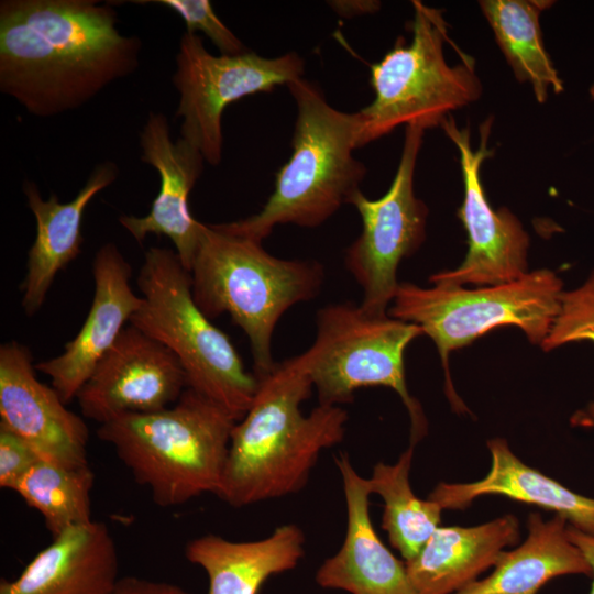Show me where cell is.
I'll list each match as a JSON object with an SVG mask.
<instances>
[{
    "instance_id": "34",
    "label": "cell",
    "mask_w": 594,
    "mask_h": 594,
    "mask_svg": "<svg viewBox=\"0 0 594 594\" xmlns=\"http://www.w3.org/2000/svg\"><path fill=\"white\" fill-rule=\"evenodd\" d=\"M590 92H591L592 97L594 98V86L591 88Z\"/></svg>"
},
{
    "instance_id": "1",
    "label": "cell",
    "mask_w": 594,
    "mask_h": 594,
    "mask_svg": "<svg viewBox=\"0 0 594 594\" xmlns=\"http://www.w3.org/2000/svg\"><path fill=\"white\" fill-rule=\"evenodd\" d=\"M142 43L110 3L2 0L0 90L36 117L75 110L140 64Z\"/></svg>"
},
{
    "instance_id": "3",
    "label": "cell",
    "mask_w": 594,
    "mask_h": 594,
    "mask_svg": "<svg viewBox=\"0 0 594 594\" xmlns=\"http://www.w3.org/2000/svg\"><path fill=\"white\" fill-rule=\"evenodd\" d=\"M297 108L293 152L277 172L272 195L260 212L217 224L257 242L278 224L315 228L349 204L366 175L353 156L358 148L356 113L330 106L318 85L296 79L287 85Z\"/></svg>"
},
{
    "instance_id": "33",
    "label": "cell",
    "mask_w": 594,
    "mask_h": 594,
    "mask_svg": "<svg viewBox=\"0 0 594 594\" xmlns=\"http://www.w3.org/2000/svg\"><path fill=\"white\" fill-rule=\"evenodd\" d=\"M573 422L579 426L594 427V402L585 410L579 413L573 418Z\"/></svg>"
},
{
    "instance_id": "30",
    "label": "cell",
    "mask_w": 594,
    "mask_h": 594,
    "mask_svg": "<svg viewBox=\"0 0 594 594\" xmlns=\"http://www.w3.org/2000/svg\"><path fill=\"white\" fill-rule=\"evenodd\" d=\"M109 594H195L184 587L165 581L134 575L122 576Z\"/></svg>"
},
{
    "instance_id": "22",
    "label": "cell",
    "mask_w": 594,
    "mask_h": 594,
    "mask_svg": "<svg viewBox=\"0 0 594 594\" xmlns=\"http://www.w3.org/2000/svg\"><path fill=\"white\" fill-rule=\"evenodd\" d=\"M304 543L299 527L283 525L255 541L200 536L186 544L185 557L207 574V594H257L268 578L298 564Z\"/></svg>"
},
{
    "instance_id": "18",
    "label": "cell",
    "mask_w": 594,
    "mask_h": 594,
    "mask_svg": "<svg viewBox=\"0 0 594 594\" xmlns=\"http://www.w3.org/2000/svg\"><path fill=\"white\" fill-rule=\"evenodd\" d=\"M119 556L106 524L72 527L53 538L0 594H109L119 580Z\"/></svg>"
},
{
    "instance_id": "4",
    "label": "cell",
    "mask_w": 594,
    "mask_h": 594,
    "mask_svg": "<svg viewBox=\"0 0 594 594\" xmlns=\"http://www.w3.org/2000/svg\"><path fill=\"white\" fill-rule=\"evenodd\" d=\"M237 420L186 388L170 407L123 414L102 425L98 438L112 446L153 502L173 507L205 493L218 495Z\"/></svg>"
},
{
    "instance_id": "5",
    "label": "cell",
    "mask_w": 594,
    "mask_h": 594,
    "mask_svg": "<svg viewBox=\"0 0 594 594\" xmlns=\"http://www.w3.org/2000/svg\"><path fill=\"white\" fill-rule=\"evenodd\" d=\"M193 296L215 319L228 314L246 334L256 377L274 370L272 339L282 316L294 305L314 299L324 280L316 260H286L270 254L261 242L205 224L190 270Z\"/></svg>"
},
{
    "instance_id": "12",
    "label": "cell",
    "mask_w": 594,
    "mask_h": 594,
    "mask_svg": "<svg viewBox=\"0 0 594 594\" xmlns=\"http://www.w3.org/2000/svg\"><path fill=\"white\" fill-rule=\"evenodd\" d=\"M492 122L487 118L480 125L476 150L472 148L468 127L460 129L451 116L440 125L459 150L464 195L457 215L468 235V252L459 267L429 277L435 286H494L528 273L527 232L507 208L493 209L481 182V166L494 152L487 147Z\"/></svg>"
},
{
    "instance_id": "26",
    "label": "cell",
    "mask_w": 594,
    "mask_h": 594,
    "mask_svg": "<svg viewBox=\"0 0 594 594\" xmlns=\"http://www.w3.org/2000/svg\"><path fill=\"white\" fill-rule=\"evenodd\" d=\"M95 474L89 465L66 468L40 460L12 488L38 512L55 538L67 529L91 522Z\"/></svg>"
},
{
    "instance_id": "25",
    "label": "cell",
    "mask_w": 594,
    "mask_h": 594,
    "mask_svg": "<svg viewBox=\"0 0 594 594\" xmlns=\"http://www.w3.org/2000/svg\"><path fill=\"white\" fill-rule=\"evenodd\" d=\"M414 455L410 446L395 464L377 463L367 479L372 494L384 501L382 528L405 562L414 559L439 527L442 508L431 499L418 498L409 483Z\"/></svg>"
},
{
    "instance_id": "7",
    "label": "cell",
    "mask_w": 594,
    "mask_h": 594,
    "mask_svg": "<svg viewBox=\"0 0 594 594\" xmlns=\"http://www.w3.org/2000/svg\"><path fill=\"white\" fill-rule=\"evenodd\" d=\"M411 38L399 37L383 58L371 65L372 102L355 112L358 146H364L405 124L440 127L449 112L482 94L474 59L469 55L450 66L443 45L451 42L441 11L414 0Z\"/></svg>"
},
{
    "instance_id": "9",
    "label": "cell",
    "mask_w": 594,
    "mask_h": 594,
    "mask_svg": "<svg viewBox=\"0 0 594 594\" xmlns=\"http://www.w3.org/2000/svg\"><path fill=\"white\" fill-rule=\"evenodd\" d=\"M421 328L389 315L371 316L360 305L330 304L317 314L311 346L297 355L317 391L320 405L351 403L355 391L384 386L394 389L411 422V444L427 431L420 404L410 395L404 355Z\"/></svg>"
},
{
    "instance_id": "16",
    "label": "cell",
    "mask_w": 594,
    "mask_h": 594,
    "mask_svg": "<svg viewBox=\"0 0 594 594\" xmlns=\"http://www.w3.org/2000/svg\"><path fill=\"white\" fill-rule=\"evenodd\" d=\"M94 298L78 333L63 353L35 365L51 378L65 404L76 398L125 323L142 304L132 286V266L113 242L105 243L92 261Z\"/></svg>"
},
{
    "instance_id": "6",
    "label": "cell",
    "mask_w": 594,
    "mask_h": 594,
    "mask_svg": "<svg viewBox=\"0 0 594 594\" xmlns=\"http://www.w3.org/2000/svg\"><path fill=\"white\" fill-rule=\"evenodd\" d=\"M136 284L142 304L130 324L176 355L188 388L241 420L253 402L258 380L245 370L229 337L197 306L190 273L177 253L150 248Z\"/></svg>"
},
{
    "instance_id": "19",
    "label": "cell",
    "mask_w": 594,
    "mask_h": 594,
    "mask_svg": "<svg viewBox=\"0 0 594 594\" xmlns=\"http://www.w3.org/2000/svg\"><path fill=\"white\" fill-rule=\"evenodd\" d=\"M118 175L119 168L113 162L99 163L68 202H61L54 194L44 200L34 183L24 182L23 191L36 221V235L28 253V271L21 285V306L25 315L33 316L40 310L58 272L80 253L84 212L91 199Z\"/></svg>"
},
{
    "instance_id": "13",
    "label": "cell",
    "mask_w": 594,
    "mask_h": 594,
    "mask_svg": "<svg viewBox=\"0 0 594 594\" xmlns=\"http://www.w3.org/2000/svg\"><path fill=\"white\" fill-rule=\"evenodd\" d=\"M187 388L176 355L136 327L121 331L78 392L81 415L102 425L123 414L173 406Z\"/></svg>"
},
{
    "instance_id": "17",
    "label": "cell",
    "mask_w": 594,
    "mask_h": 594,
    "mask_svg": "<svg viewBox=\"0 0 594 594\" xmlns=\"http://www.w3.org/2000/svg\"><path fill=\"white\" fill-rule=\"evenodd\" d=\"M336 464L345 497V537L339 551L318 569L316 582L350 594H415L405 562L388 550L372 525L367 479L355 471L346 454L340 453Z\"/></svg>"
},
{
    "instance_id": "20",
    "label": "cell",
    "mask_w": 594,
    "mask_h": 594,
    "mask_svg": "<svg viewBox=\"0 0 594 594\" xmlns=\"http://www.w3.org/2000/svg\"><path fill=\"white\" fill-rule=\"evenodd\" d=\"M519 540L513 515L475 527H438L420 552L405 562L415 594H453L494 566Z\"/></svg>"
},
{
    "instance_id": "23",
    "label": "cell",
    "mask_w": 594,
    "mask_h": 594,
    "mask_svg": "<svg viewBox=\"0 0 594 594\" xmlns=\"http://www.w3.org/2000/svg\"><path fill=\"white\" fill-rule=\"evenodd\" d=\"M569 574L592 576L590 564L568 537V521L557 514L544 521L532 513L527 539L504 551L490 575L453 594H537L552 579Z\"/></svg>"
},
{
    "instance_id": "31",
    "label": "cell",
    "mask_w": 594,
    "mask_h": 594,
    "mask_svg": "<svg viewBox=\"0 0 594 594\" xmlns=\"http://www.w3.org/2000/svg\"><path fill=\"white\" fill-rule=\"evenodd\" d=\"M568 537L584 556L592 570V585L588 594H594V536L568 526Z\"/></svg>"
},
{
    "instance_id": "28",
    "label": "cell",
    "mask_w": 594,
    "mask_h": 594,
    "mask_svg": "<svg viewBox=\"0 0 594 594\" xmlns=\"http://www.w3.org/2000/svg\"><path fill=\"white\" fill-rule=\"evenodd\" d=\"M154 3L174 10L185 22L187 33L202 32L221 55H238L248 52L238 36L218 18L208 0H151L131 1Z\"/></svg>"
},
{
    "instance_id": "29",
    "label": "cell",
    "mask_w": 594,
    "mask_h": 594,
    "mask_svg": "<svg viewBox=\"0 0 594 594\" xmlns=\"http://www.w3.org/2000/svg\"><path fill=\"white\" fill-rule=\"evenodd\" d=\"M41 459L14 433L0 428V487L11 490Z\"/></svg>"
},
{
    "instance_id": "2",
    "label": "cell",
    "mask_w": 594,
    "mask_h": 594,
    "mask_svg": "<svg viewBox=\"0 0 594 594\" xmlns=\"http://www.w3.org/2000/svg\"><path fill=\"white\" fill-rule=\"evenodd\" d=\"M257 380L249 410L233 427L217 495L237 508L301 490L320 453L342 441L348 421L340 406L319 404L302 415L314 385L296 356Z\"/></svg>"
},
{
    "instance_id": "8",
    "label": "cell",
    "mask_w": 594,
    "mask_h": 594,
    "mask_svg": "<svg viewBox=\"0 0 594 594\" xmlns=\"http://www.w3.org/2000/svg\"><path fill=\"white\" fill-rule=\"evenodd\" d=\"M562 294L561 278L547 268L473 289L399 283L389 316L419 326L431 338L444 369L448 396L459 409L464 406L450 380V353L503 326L518 327L531 343L541 344L560 311Z\"/></svg>"
},
{
    "instance_id": "15",
    "label": "cell",
    "mask_w": 594,
    "mask_h": 594,
    "mask_svg": "<svg viewBox=\"0 0 594 594\" xmlns=\"http://www.w3.org/2000/svg\"><path fill=\"white\" fill-rule=\"evenodd\" d=\"M141 158L158 173L161 186L150 212L143 217L120 216V224L142 244L151 233L166 235L190 273L205 223L190 211L189 195L204 170L201 152L184 138L172 141L165 114L151 112L140 135Z\"/></svg>"
},
{
    "instance_id": "21",
    "label": "cell",
    "mask_w": 594,
    "mask_h": 594,
    "mask_svg": "<svg viewBox=\"0 0 594 594\" xmlns=\"http://www.w3.org/2000/svg\"><path fill=\"white\" fill-rule=\"evenodd\" d=\"M486 476L468 484L439 483L429 494L442 509H464L483 495H502L554 512L570 526L594 536V499L580 495L522 463L503 439L490 440Z\"/></svg>"
},
{
    "instance_id": "10",
    "label": "cell",
    "mask_w": 594,
    "mask_h": 594,
    "mask_svg": "<svg viewBox=\"0 0 594 594\" xmlns=\"http://www.w3.org/2000/svg\"><path fill=\"white\" fill-rule=\"evenodd\" d=\"M305 62L297 53L264 57L252 51L213 55L201 37L184 33L176 55L173 82L179 94L180 136L196 146L212 166L222 156L224 109L243 97L270 92L302 77Z\"/></svg>"
},
{
    "instance_id": "24",
    "label": "cell",
    "mask_w": 594,
    "mask_h": 594,
    "mask_svg": "<svg viewBox=\"0 0 594 594\" xmlns=\"http://www.w3.org/2000/svg\"><path fill=\"white\" fill-rule=\"evenodd\" d=\"M479 3L517 80L531 86L537 101L547 100L549 88L557 94L563 91L562 80L546 51L539 23L540 13L552 2L484 0Z\"/></svg>"
},
{
    "instance_id": "27",
    "label": "cell",
    "mask_w": 594,
    "mask_h": 594,
    "mask_svg": "<svg viewBox=\"0 0 594 594\" xmlns=\"http://www.w3.org/2000/svg\"><path fill=\"white\" fill-rule=\"evenodd\" d=\"M580 341L594 343V271L580 287L563 292L560 311L540 345L549 351Z\"/></svg>"
},
{
    "instance_id": "14",
    "label": "cell",
    "mask_w": 594,
    "mask_h": 594,
    "mask_svg": "<svg viewBox=\"0 0 594 594\" xmlns=\"http://www.w3.org/2000/svg\"><path fill=\"white\" fill-rule=\"evenodd\" d=\"M30 350L16 341L0 346V428L24 440L43 461L89 465L85 420L35 375Z\"/></svg>"
},
{
    "instance_id": "11",
    "label": "cell",
    "mask_w": 594,
    "mask_h": 594,
    "mask_svg": "<svg viewBox=\"0 0 594 594\" xmlns=\"http://www.w3.org/2000/svg\"><path fill=\"white\" fill-rule=\"evenodd\" d=\"M425 130L407 125L400 161L387 193L369 199L361 190L349 204L362 219V232L348 248L344 264L362 287L361 308L386 316L399 283L397 268L426 238L428 208L414 191V175Z\"/></svg>"
},
{
    "instance_id": "32",
    "label": "cell",
    "mask_w": 594,
    "mask_h": 594,
    "mask_svg": "<svg viewBox=\"0 0 594 594\" xmlns=\"http://www.w3.org/2000/svg\"><path fill=\"white\" fill-rule=\"evenodd\" d=\"M330 6L344 16L373 13L380 8L378 1H332Z\"/></svg>"
}]
</instances>
